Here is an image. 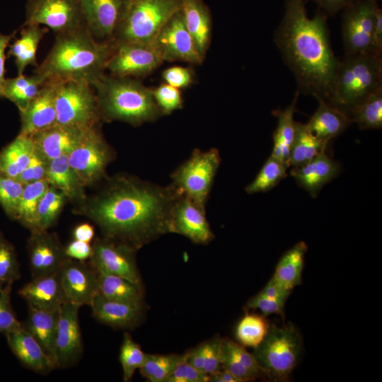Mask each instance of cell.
<instances>
[{"label": "cell", "instance_id": "obj_1", "mask_svg": "<svg viewBox=\"0 0 382 382\" xmlns=\"http://www.w3.org/2000/svg\"><path fill=\"white\" fill-rule=\"evenodd\" d=\"M179 195L170 184L163 186L120 174L86 198L77 213L97 225L103 238L137 251L171 233L172 209Z\"/></svg>", "mask_w": 382, "mask_h": 382}, {"label": "cell", "instance_id": "obj_2", "mask_svg": "<svg viewBox=\"0 0 382 382\" xmlns=\"http://www.w3.org/2000/svg\"><path fill=\"white\" fill-rule=\"evenodd\" d=\"M274 42L293 72L299 93L328 101L340 60L330 45L327 15L308 17L304 0H286Z\"/></svg>", "mask_w": 382, "mask_h": 382}, {"label": "cell", "instance_id": "obj_3", "mask_svg": "<svg viewBox=\"0 0 382 382\" xmlns=\"http://www.w3.org/2000/svg\"><path fill=\"white\" fill-rule=\"evenodd\" d=\"M113 41L96 39L86 25L57 34L53 46L34 74L44 81L83 80L91 85L104 74Z\"/></svg>", "mask_w": 382, "mask_h": 382}, {"label": "cell", "instance_id": "obj_4", "mask_svg": "<svg viewBox=\"0 0 382 382\" xmlns=\"http://www.w3.org/2000/svg\"><path fill=\"white\" fill-rule=\"evenodd\" d=\"M101 119L133 126L154 122L163 114L153 89L129 77L101 75L93 84Z\"/></svg>", "mask_w": 382, "mask_h": 382}, {"label": "cell", "instance_id": "obj_5", "mask_svg": "<svg viewBox=\"0 0 382 382\" xmlns=\"http://www.w3.org/2000/svg\"><path fill=\"white\" fill-rule=\"evenodd\" d=\"M382 89L381 56L345 55L337 69L332 92L328 101L349 117L371 95Z\"/></svg>", "mask_w": 382, "mask_h": 382}, {"label": "cell", "instance_id": "obj_6", "mask_svg": "<svg viewBox=\"0 0 382 382\" xmlns=\"http://www.w3.org/2000/svg\"><path fill=\"white\" fill-rule=\"evenodd\" d=\"M183 0H128L114 42L151 45L164 25L180 11Z\"/></svg>", "mask_w": 382, "mask_h": 382}, {"label": "cell", "instance_id": "obj_7", "mask_svg": "<svg viewBox=\"0 0 382 382\" xmlns=\"http://www.w3.org/2000/svg\"><path fill=\"white\" fill-rule=\"evenodd\" d=\"M302 345L301 335L292 323L273 324L252 354L267 378L287 381L298 363Z\"/></svg>", "mask_w": 382, "mask_h": 382}, {"label": "cell", "instance_id": "obj_8", "mask_svg": "<svg viewBox=\"0 0 382 382\" xmlns=\"http://www.w3.org/2000/svg\"><path fill=\"white\" fill-rule=\"evenodd\" d=\"M219 150L195 149L190 156L170 175V185L180 195L205 209L215 176L221 163Z\"/></svg>", "mask_w": 382, "mask_h": 382}, {"label": "cell", "instance_id": "obj_9", "mask_svg": "<svg viewBox=\"0 0 382 382\" xmlns=\"http://www.w3.org/2000/svg\"><path fill=\"white\" fill-rule=\"evenodd\" d=\"M56 124L87 129L101 120L95 91L83 80L57 81Z\"/></svg>", "mask_w": 382, "mask_h": 382}, {"label": "cell", "instance_id": "obj_10", "mask_svg": "<svg viewBox=\"0 0 382 382\" xmlns=\"http://www.w3.org/2000/svg\"><path fill=\"white\" fill-rule=\"evenodd\" d=\"M113 157L111 147L96 125L86 131L68 159L80 183L86 187L105 178L107 167Z\"/></svg>", "mask_w": 382, "mask_h": 382}, {"label": "cell", "instance_id": "obj_11", "mask_svg": "<svg viewBox=\"0 0 382 382\" xmlns=\"http://www.w3.org/2000/svg\"><path fill=\"white\" fill-rule=\"evenodd\" d=\"M378 8L377 0H355L342 10V36L345 55L376 54L373 33Z\"/></svg>", "mask_w": 382, "mask_h": 382}, {"label": "cell", "instance_id": "obj_12", "mask_svg": "<svg viewBox=\"0 0 382 382\" xmlns=\"http://www.w3.org/2000/svg\"><path fill=\"white\" fill-rule=\"evenodd\" d=\"M27 25H45L57 34L85 25L79 0H29Z\"/></svg>", "mask_w": 382, "mask_h": 382}, {"label": "cell", "instance_id": "obj_13", "mask_svg": "<svg viewBox=\"0 0 382 382\" xmlns=\"http://www.w3.org/2000/svg\"><path fill=\"white\" fill-rule=\"evenodd\" d=\"M92 245L89 264L100 270L123 277L144 291L142 279L132 248L105 238H96Z\"/></svg>", "mask_w": 382, "mask_h": 382}, {"label": "cell", "instance_id": "obj_14", "mask_svg": "<svg viewBox=\"0 0 382 382\" xmlns=\"http://www.w3.org/2000/svg\"><path fill=\"white\" fill-rule=\"evenodd\" d=\"M151 46L163 62L199 64L203 60L186 28L181 10L164 25Z\"/></svg>", "mask_w": 382, "mask_h": 382}, {"label": "cell", "instance_id": "obj_15", "mask_svg": "<svg viewBox=\"0 0 382 382\" xmlns=\"http://www.w3.org/2000/svg\"><path fill=\"white\" fill-rule=\"evenodd\" d=\"M80 307L65 301L59 309L53 355L56 368L71 367L82 355L83 342L79 320Z\"/></svg>", "mask_w": 382, "mask_h": 382}, {"label": "cell", "instance_id": "obj_16", "mask_svg": "<svg viewBox=\"0 0 382 382\" xmlns=\"http://www.w3.org/2000/svg\"><path fill=\"white\" fill-rule=\"evenodd\" d=\"M105 70L118 77L146 76L163 62L151 45L134 42H114Z\"/></svg>", "mask_w": 382, "mask_h": 382}, {"label": "cell", "instance_id": "obj_17", "mask_svg": "<svg viewBox=\"0 0 382 382\" xmlns=\"http://www.w3.org/2000/svg\"><path fill=\"white\" fill-rule=\"evenodd\" d=\"M66 301L79 306H91L100 293L96 271L85 261L66 258L60 269Z\"/></svg>", "mask_w": 382, "mask_h": 382}, {"label": "cell", "instance_id": "obj_18", "mask_svg": "<svg viewBox=\"0 0 382 382\" xmlns=\"http://www.w3.org/2000/svg\"><path fill=\"white\" fill-rule=\"evenodd\" d=\"M27 249L33 279L59 271L68 258L58 236L48 230L30 231Z\"/></svg>", "mask_w": 382, "mask_h": 382}, {"label": "cell", "instance_id": "obj_19", "mask_svg": "<svg viewBox=\"0 0 382 382\" xmlns=\"http://www.w3.org/2000/svg\"><path fill=\"white\" fill-rule=\"evenodd\" d=\"M128 0H79L84 24L100 41H112Z\"/></svg>", "mask_w": 382, "mask_h": 382}, {"label": "cell", "instance_id": "obj_20", "mask_svg": "<svg viewBox=\"0 0 382 382\" xmlns=\"http://www.w3.org/2000/svg\"><path fill=\"white\" fill-rule=\"evenodd\" d=\"M170 231L187 237L196 244H208L214 238L205 209L180 194L172 209Z\"/></svg>", "mask_w": 382, "mask_h": 382}, {"label": "cell", "instance_id": "obj_21", "mask_svg": "<svg viewBox=\"0 0 382 382\" xmlns=\"http://www.w3.org/2000/svg\"><path fill=\"white\" fill-rule=\"evenodd\" d=\"M57 81H47L28 107L20 112L21 134L31 136L56 124Z\"/></svg>", "mask_w": 382, "mask_h": 382}, {"label": "cell", "instance_id": "obj_22", "mask_svg": "<svg viewBox=\"0 0 382 382\" xmlns=\"http://www.w3.org/2000/svg\"><path fill=\"white\" fill-rule=\"evenodd\" d=\"M339 163L327 155L325 150L299 166L293 167L290 175L297 185L316 197L321 189L340 173Z\"/></svg>", "mask_w": 382, "mask_h": 382}, {"label": "cell", "instance_id": "obj_23", "mask_svg": "<svg viewBox=\"0 0 382 382\" xmlns=\"http://www.w3.org/2000/svg\"><path fill=\"white\" fill-rule=\"evenodd\" d=\"M5 336L13 354L27 368L39 374H47L56 368L52 357L23 324Z\"/></svg>", "mask_w": 382, "mask_h": 382}, {"label": "cell", "instance_id": "obj_24", "mask_svg": "<svg viewBox=\"0 0 382 382\" xmlns=\"http://www.w3.org/2000/svg\"><path fill=\"white\" fill-rule=\"evenodd\" d=\"M87 129L55 124L30 137L35 147L50 161L69 156Z\"/></svg>", "mask_w": 382, "mask_h": 382}, {"label": "cell", "instance_id": "obj_25", "mask_svg": "<svg viewBox=\"0 0 382 382\" xmlns=\"http://www.w3.org/2000/svg\"><path fill=\"white\" fill-rule=\"evenodd\" d=\"M93 316L100 323L121 329L134 328L144 314V305H137L105 297L100 293L90 306Z\"/></svg>", "mask_w": 382, "mask_h": 382}, {"label": "cell", "instance_id": "obj_26", "mask_svg": "<svg viewBox=\"0 0 382 382\" xmlns=\"http://www.w3.org/2000/svg\"><path fill=\"white\" fill-rule=\"evenodd\" d=\"M18 294L27 301L28 306L58 311L66 301L61 284L60 270L32 279L19 290Z\"/></svg>", "mask_w": 382, "mask_h": 382}, {"label": "cell", "instance_id": "obj_27", "mask_svg": "<svg viewBox=\"0 0 382 382\" xmlns=\"http://www.w3.org/2000/svg\"><path fill=\"white\" fill-rule=\"evenodd\" d=\"M318 107L306 123L319 139L328 143L340 135L352 122L350 117L323 99H317Z\"/></svg>", "mask_w": 382, "mask_h": 382}, {"label": "cell", "instance_id": "obj_28", "mask_svg": "<svg viewBox=\"0 0 382 382\" xmlns=\"http://www.w3.org/2000/svg\"><path fill=\"white\" fill-rule=\"evenodd\" d=\"M181 11L186 28L197 50L204 59L210 43L212 33L209 9L202 0H183Z\"/></svg>", "mask_w": 382, "mask_h": 382}, {"label": "cell", "instance_id": "obj_29", "mask_svg": "<svg viewBox=\"0 0 382 382\" xmlns=\"http://www.w3.org/2000/svg\"><path fill=\"white\" fill-rule=\"evenodd\" d=\"M47 30V28L37 25H22L19 37L9 45L8 52L14 59L18 75L23 74L30 65L37 66V47Z\"/></svg>", "mask_w": 382, "mask_h": 382}, {"label": "cell", "instance_id": "obj_30", "mask_svg": "<svg viewBox=\"0 0 382 382\" xmlns=\"http://www.w3.org/2000/svg\"><path fill=\"white\" fill-rule=\"evenodd\" d=\"M299 94V91L296 92L291 103L285 109L272 111V114L277 117V125L272 135L273 149L271 156L285 163L289 168L290 150L296 129L294 116Z\"/></svg>", "mask_w": 382, "mask_h": 382}, {"label": "cell", "instance_id": "obj_31", "mask_svg": "<svg viewBox=\"0 0 382 382\" xmlns=\"http://www.w3.org/2000/svg\"><path fill=\"white\" fill-rule=\"evenodd\" d=\"M47 180L50 185L62 191L69 202L82 203L86 198L83 186L71 168L68 156L49 161Z\"/></svg>", "mask_w": 382, "mask_h": 382}, {"label": "cell", "instance_id": "obj_32", "mask_svg": "<svg viewBox=\"0 0 382 382\" xmlns=\"http://www.w3.org/2000/svg\"><path fill=\"white\" fill-rule=\"evenodd\" d=\"M307 244L299 241L286 251L277 264L272 278L283 287L292 291L301 284Z\"/></svg>", "mask_w": 382, "mask_h": 382}, {"label": "cell", "instance_id": "obj_33", "mask_svg": "<svg viewBox=\"0 0 382 382\" xmlns=\"http://www.w3.org/2000/svg\"><path fill=\"white\" fill-rule=\"evenodd\" d=\"M34 150L31 137L19 134L0 151V173L17 178L28 166Z\"/></svg>", "mask_w": 382, "mask_h": 382}, {"label": "cell", "instance_id": "obj_34", "mask_svg": "<svg viewBox=\"0 0 382 382\" xmlns=\"http://www.w3.org/2000/svg\"><path fill=\"white\" fill-rule=\"evenodd\" d=\"M28 308L27 320L22 324L53 359L59 310L54 311L31 306Z\"/></svg>", "mask_w": 382, "mask_h": 382}, {"label": "cell", "instance_id": "obj_35", "mask_svg": "<svg viewBox=\"0 0 382 382\" xmlns=\"http://www.w3.org/2000/svg\"><path fill=\"white\" fill-rule=\"evenodd\" d=\"M328 144L316 137L306 123L296 122L295 134L289 160V167L305 164L326 150Z\"/></svg>", "mask_w": 382, "mask_h": 382}, {"label": "cell", "instance_id": "obj_36", "mask_svg": "<svg viewBox=\"0 0 382 382\" xmlns=\"http://www.w3.org/2000/svg\"><path fill=\"white\" fill-rule=\"evenodd\" d=\"M100 294L106 298L137 305H144V291L120 276L95 270Z\"/></svg>", "mask_w": 382, "mask_h": 382}, {"label": "cell", "instance_id": "obj_37", "mask_svg": "<svg viewBox=\"0 0 382 382\" xmlns=\"http://www.w3.org/2000/svg\"><path fill=\"white\" fill-rule=\"evenodd\" d=\"M45 83L36 74L31 76L21 74L14 78L6 79L3 96L13 103L21 112L28 107Z\"/></svg>", "mask_w": 382, "mask_h": 382}, {"label": "cell", "instance_id": "obj_38", "mask_svg": "<svg viewBox=\"0 0 382 382\" xmlns=\"http://www.w3.org/2000/svg\"><path fill=\"white\" fill-rule=\"evenodd\" d=\"M47 178L25 185L13 219L30 231L37 230V210L39 202L49 187Z\"/></svg>", "mask_w": 382, "mask_h": 382}, {"label": "cell", "instance_id": "obj_39", "mask_svg": "<svg viewBox=\"0 0 382 382\" xmlns=\"http://www.w3.org/2000/svg\"><path fill=\"white\" fill-rule=\"evenodd\" d=\"M187 354H146L145 360L139 371L143 377L150 382H166L175 367L186 359Z\"/></svg>", "mask_w": 382, "mask_h": 382}, {"label": "cell", "instance_id": "obj_40", "mask_svg": "<svg viewBox=\"0 0 382 382\" xmlns=\"http://www.w3.org/2000/svg\"><path fill=\"white\" fill-rule=\"evenodd\" d=\"M67 201L62 191L50 185L37 207V230L53 226Z\"/></svg>", "mask_w": 382, "mask_h": 382}, {"label": "cell", "instance_id": "obj_41", "mask_svg": "<svg viewBox=\"0 0 382 382\" xmlns=\"http://www.w3.org/2000/svg\"><path fill=\"white\" fill-rule=\"evenodd\" d=\"M287 168L288 166L270 156L255 179L246 186L245 192L255 194L270 190L287 176Z\"/></svg>", "mask_w": 382, "mask_h": 382}, {"label": "cell", "instance_id": "obj_42", "mask_svg": "<svg viewBox=\"0 0 382 382\" xmlns=\"http://www.w3.org/2000/svg\"><path fill=\"white\" fill-rule=\"evenodd\" d=\"M270 325L265 316L246 313L236 326V337L244 347L255 348L266 335Z\"/></svg>", "mask_w": 382, "mask_h": 382}, {"label": "cell", "instance_id": "obj_43", "mask_svg": "<svg viewBox=\"0 0 382 382\" xmlns=\"http://www.w3.org/2000/svg\"><path fill=\"white\" fill-rule=\"evenodd\" d=\"M349 117L361 129L382 127V89H380L355 108Z\"/></svg>", "mask_w": 382, "mask_h": 382}, {"label": "cell", "instance_id": "obj_44", "mask_svg": "<svg viewBox=\"0 0 382 382\" xmlns=\"http://www.w3.org/2000/svg\"><path fill=\"white\" fill-rule=\"evenodd\" d=\"M146 358L140 345L125 332L120 347L119 359L122 369L125 382L130 381L137 369L142 366Z\"/></svg>", "mask_w": 382, "mask_h": 382}, {"label": "cell", "instance_id": "obj_45", "mask_svg": "<svg viewBox=\"0 0 382 382\" xmlns=\"http://www.w3.org/2000/svg\"><path fill=\"white\" fill-rule=\"evenodd\" d=\"M24 187L18 179L0 173V205L12 219L16 214Z\"/></svg>", "mask_w": 382, "mask_h": 382}, {"label": "cell", "instance_id": "obj_46", "mask_svg": "<svg viewBox=\"0 0 382 382\" xmlns=\"http://www.w3.org/2000/svg\"><path fill=\"white\" fill-rule=\"evenodd\" d=\"M21 278L20 265L13 245L0 232V281L12 282Z\"/></svg>", "mask_w": 382, "mask_h": 382}, {"label": "cell", "instance_id": "obj_47", "mask_svg": "<svg viewBox=\"0 0 382 382\" xmlns=\"http://www.w3.org/2000/svg\"><path fill=\"white\" fill-rule=\"evenodd\" d=\"M13 283H6L0 291V332L4 335L22 326L11 304V292Z\"/></svg>", "mask_w": 382, "mask_h": 382}, {"label": "cell", "instance_id": "obj_48", "mask_svg": "<svg viewBox=\"0 0 382 382\" xmlns=\"http://www.w3.org/2000/svg\"><path fill=\"white\" fill-rule=\"evenodd\" d=\"M153 96L163 115H168L183 107V100L180 89L166 83L153 89Z\"/></svg>", "mask_w": 382, "mask_h": 382}, {"label": "cell", "instance_id": "obj_49", "mask_svg": "<svg viewBox=\"0 0 382 382\" xmlns=\"http://www.w3.org/2000/svg\"><path fill=\"white\" fill-rule=\"evenodd\" d=\"M221 347L259 378H266L253 354L248 352L243 345L226 338L222 339Z\"/></svg>", "mask_w": 382, "mask_h": 382}, {"label": "cell", "instance_id": "obj_50", "mask_svg": "<svg viewBox=\"0 0 382 382\" xmlns=\"http://www.w3.org/2000/svg\"><path fill=\"white\" fill-rule=\"evenodd\" d=\"M49 161L35 147L24 170L16 178L24 185L47 178Z\"/></svg>", "mask_w": 382, "mask_h": 382}, {"label": "cell", "instance_id": "obj_51", "mask_svg": "<svg viewBox=\"0 0 382 382\" xmlns=\"http://www.w3.org/2000/svg\"><path fill=\"white\" fill-rule=\"evenodd\" d=\"M286 300L272 299L261 294L260 292L250 298L245 306L246 311L260 310L264 316L278 314L284 317V305Z\"/></svg>", "mask_w": 382, "mask_h": 382}, {"label": "cell", "instance_id": "obj_52", "mask_svg": "<svg viewBox=\"0 0 382 382\" xmlns=\"http://www.w3.org/2000/svg\"><path fill=\"white\" fill-rule=\"evenodd\" d=\"M221 340L222 338L217 337L203 342V371L209 376L222 369L220 359Z\"/></svg>", "mask_w": 382, "mask_h": 382}, {"label": "cell", "instance_id": "obj_53", "mask_svg": "<svg viewBox=\"0 0 382 382\" xmlns=\"http://www.w3.org/2000/svg\"><path fill=\"white\" fill-rule=\"evenodd\" d=\"M209 377L207 374L197 369L185 359L175 367L166 382H209Z\"/></svg>", "mask_w": 382, "mask_h": 382}, {"label": "cell", "instance_id": "obj_54", "mask_svg": "<svg viewBox=\"0 0 382 382\" xmlns=\"http://www.w3.org/2000/svg\"><path fill=\"white\" fill-rule=\"evenodd\" d=\"M162 78L166 83L180 89L192 83L193 75L190 69L175 66L166 69Z\"/></svg>", "mask_w": 382, "mask_h": 382}, {"label": "cell", "instance_id": "obj_55", "mask_svg": "<svg viewBox=\"0 0 382 382\" xmlns=\"http://www.w3.org/2000/svg\"><path fill=\"white\" fill-rule=\"evenodd\" d=\"M64 253L69 258L85 261L91 255L92 245L90 243L74 239L64 246Z\"/></svg>", "mask_w": 382, "mask_h": 382}, {"label": "cell", "instance_id": "obj_56", "mask_svg": "<svg viewBox=\"0 0 382 382\" xmlns=\"http://www.w3.org/2000/svg\"><path fill=\"white\" fill-rule=\"evenodd\" d=\"M291 291L283 287L272 277L269 280L260 293L272 299L286 300Z\"/></svg>", "mask_w": 382, "mask_h": 382}, {"label": "cell", "instance_id": "obj_57", "mask_svg": "<svg viewBox=\"0 0 382 382\" xmlns=\"http://www.w3.org/2000/svg\"><path fill=\"white\" fill-rule=\"evenodd\" d=\"M16 31L11 34L5 35L0 33V98H4L3 87L6 80L5 78V60L6 49L9 42L15 37Z\"/></svg>", "mask_w": 382, "mask_h": 382}, {"label": "cell", "instance_id": "obj_58", "mask_svg": "<svg viewBox=\"0 0 382 382\" xmlns=\"http://www.w3.org/2000/svg\"><path fill=\"white\" fill-rule=\"evenodd\" d=\"M323 11L329 15H335L355 0H313Z\"/></svg>", "mask_w": 382, "mask_h": 382}, {"label": "cell", "instance_id": "obj_59", "mask_svg": "<svg viewBox=\"0 0 382 382\" xmlns=\"http://www.w3.org/2000/svg\"><path fill=\"white\" fill-rule=\"evenodd\" d=\"M373 46L376 54L381 56L382 52V11L378 8L373 33Z\"/></svg>", "mask_w": 382, "mask_h": 382}, {"label": "cell", "instance_id": "obj_60", "mask_svg": "<svg viewBox=\"0 0 382 382\" xmlns=\"http://www.w3.org/2000/svg\"><path fill=\"white\" fill-rule=\"evenodd\" d=\"M94 235V228L88 223L80 224L73 231L74 239L86 243H90L93 239Z\"/></svg>", "mask_w": 382, "mask_h": 382}, {"label": "cell", "instance_id": "obj_61", "mask_svg": "<svg viewBox=\"0 0 382 382\" xmlns=\"http://www.w3.org/2000/svg\"><path fill=\"white\" fill-rule=\"evenodd\" d=\"M186 361L198 370L203 371L204 346L203 343L186 352Z\"/></svg>", "mask_w": 382, "mask_h": 382}, {"label": "cell", "instance_id": "obj_62", "mask_svg": "<svg viewBox=\"0 0 382 382\" xmlns=\"http://www.w3.org/2000/svg\"><path fill=\"white\" fill-rule=\"evenodd\" d=\"M209 382H240L233 375L221 369L219 371L209 375Z\"/></svg>", "mask_w": 382, "mask_h": 382}, {"label": "cell", "instance_id": "obj_63", "mask_svg": "<svg viewBox=\"0 0 382 382\" xmlns=\"http://www.w3.org/2000/svg\"><path fill=\"white\" fill-rule=\"evenodd\" d=\"M6 284V283L0 281V291L3 289V287L4 286V285H5Z\"/></svg>", "mask_w": 382, "mask_h": 382}, {"label": "cell", "instance_id": "obj_64", "mask_svg": "<svg viewBox=\"0 0 382 382\" xmlns=\"http://www.w3.org/2000/svg\"><path fill=\"white\" fill-rule=\"evenodd\" d=\"M0 232H1V231H0Z\"/></svg>", "mask_w": 382, "mask_h": 382}]
</instances>
